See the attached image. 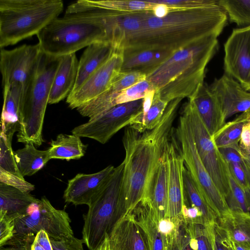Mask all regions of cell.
<instances>
[{
    "mask_svg": "<svg viewBox=\"0 0 250 250\" xmlns=\"http://www.w3.org/2000/svg\"><path fill=\"white\" fill-rule=\"evenodd\" d=\"M228 15L219 5L173 9L162 18L146 11L139 31L124 49H157L174 52L210 35L219 36Z\"/></svg>",
    "mask_w": 250,
    "mask_h": 250,
    "instance_id": "6da1fadb",
    "label": "cell"
},
{
    "mask_svg": "<svg viewBox=\"0 0 250 250\" xmlns=\"http://www.w3.org/2000/svg\"><path fill=\"white\" fill-rule=\"evenodd\" d=\"M182 100L177 98L169 102L154 128L143 132L130 126L125 129L122 140L125 151L124 216L132 213L143 200L149 180L170 139Z\"/></svg>",
    "mask_w": 250,
    "mask_h": 250,
    "instance_id": "7a4b0ae2",
    "label": "cell"
},
{
    "mask_svg": "<svg viewBox=\"0 0 250 250\" xmlns=\"http://www.w3.org/2000/svg\"><path fill=\"white\" fill-rule=\"evenodd\" d=\"M217 36L210 35L172 52L146 79L169 103L192 97L204 83L206 67L218 50Z\"/></svg>",
    "mask_w": 250,
    "mask_h": 250,
    "instance_id": "3957f363",
    "label": "cell"
},
{
    "mask_svg": "<svg viewBox=\"0 0 250 250\" xmlns=\"http://www.w3.org/2000/svg\"><path fill=\"white\" fill-rule=\"evenodd\" d=\"M37 36L41 51L55 58L75 53L94 43H111L107 12L101 9L65 14L53 20Z\"/></svg>",
    "mask_w": 250,
    "mask_h": 250,
    "instance_id": "277c9868",
    "label": "cell"
},
{
    "mask_svg": "<svg viewBox=\"0 0 250 250\" xmlns=\"http://www.w3.org/2000/svg\"><path fill=\"white\" fill-rule=\"evenodd\" d=\"M61 0H0V47L37 35L63 10Z\"/></svg>",
    "mask_w": 250,
    "mask_h": 250,
    "instance_id": "5b68a950",
    "label": "cell"
},
{
    "mask_svg": "<svg viewBox=\"0 0 250 250\" xmlns=\"http://www.w3.org/2000/svg\"><path fill=\"white\" fill-rule=\"evenodd\" d=\"M60 59L42 52L34 75L22 99L17 135L18 142H31L38 146L43 142L42 130L45 112Z\"/></svg>",
    "mask_w": 250,
    "mask_h": 250,
    "instance_id": "8992f818",
    "label": "cell"
},
{
    "mask_svg": "<svg viewBox=\"0 0 250 250\" xmlns=\"http://www.w3.org/2000/svg\"><path fill=\"white\" fill-rule=\"evenodd\" d=\"M124 164L115 170L83 215L82 237L88 250H96L125 215Z\"/></svg>",
    "mask_w": 250,
    "mask_h": 250,
    "instance_id": "52a82bcc",
    "label": "cell"
},
{
    "mask_svg": "<svg viewBox=\"0 0 250 250\" xmlns=\"http://www.w3.org/2000/svg\"><path fill=\"white\" fill-rule=\"evenodd\" d=\"M174 133L179 146L184 165L189 171L205 200L218 218L231 212L225 199L216 187L197 151L188 121L180 112Z\"/></svg>",
    "mask_w": 250,
    "mask_h": 250,
    "instance_id": "ba28073f",
    "label": "cell"
},
{
    "mask_svg": "<svg viewBox=\"0 0 250 250\" xmlns=\"http://www.w3.org/2000/svg\"><path fill=\"white\" fill-rule=\"evenodd\" d=\"M71 220L64 210L56 208L43 196L31 204L21 215L14 219L13 237L35 236L44 230L50 239L64 240L74 235Z\"/></svg>",
    "mask_w": 250,
    "mask_h": 250,
    "instance_id": "9c48e42d",
    "label": "cell"
},
{
    "mask_svg": "<svg viewBox=\"0 0 250 250\" xmlns=\"http://www.w3.org/2000/svg\"><path fill=\"white\" fill-rule=\"evenodd\" d=\"M181 112L189 123L198 155L216 187L225 199L230 191L228 164L216 146L193 101L188 99Z\"/></svg>",
    "mask_w": 250,
    "mask_h": 250,
    "instance_id": "30bf717a",
    "label": "cell"
},
{
    "mask_svg": "<svg viewBox=\"0 0 250 250\" xmlns=\"http://www.w3.org/2000/svg\"><path fill=\"white\" fill-rule=\"evenodd\" d=\"M143 99L117 104L103 114L74 128L71 132L80 137L107 142L122 128L129 125L142 112Z\"/></svg>",
    "mask_w": 250,
    "mask_h": 250,
    "instance_id": "8fae6325",
    "label": "cell"
},
{
    "mask_svg": "<svg viewBox=\"0 0 250 250\" xmlns=\"http://www.w3.org/2000/svg\"><path fill=\"white\" fill-rule=\"evenodd\" d=\"M41 53L38 43L23 44L10 50L0 49L2 87L20 85L27 88L34 75Z\"/></svg>",
    "mask_w": 250,
    "mask_h": 250,
    "instance_id": "7c38bea8",
    "label": "cell"
},
{
    "mask_svg": "<svg viewBox=\"0 0 250 250\" xmlns=\"http://www.w3.org/2000/svg\"><path fill=\"white\" fill-rule=\"evenodd\" d=\"M123 51V49L116 48L107 61L93 72L79 88L69 95L66 103L71 108L77 109L109 88L115 76L121 71Z\"/></svg>",
    "mask_w": 250,
    "mask_h": 250,
    "instance_id": "4fadbf2b",
    "label": "cell"
},
{
    "mask_svg": "<svg viewBox=\"0 0 250 250\" xmlns=\"http://www.w3.org/2000/svg\"><path fill=\"white\" fill-rule=\"evenodd\" d=\"M166 151L168 160V211L167 217L176 224L184 221L182 215L185 197L183 172L184 161L174 130Z\"/></svg>",
    "mask_w": 250,
    "mask_h": 250,
    "instance_id": "5bb4252c",
    "label": "cell"
},
{
    "mask_svg": "<svg viewBox=\"0 0 250 250\" xmlns=\"http://www.w3.org/2000/svg\"><path fill=\"white\" fill-rule=\"evenodd\" d=\"M224 51L225 73L243 84L250 69V26L233 29Z\"/></svg>",
    "mask_w": 250,
    "mask_h": 250,
    "instance_id": "9a60e30c",
    "label": "cell"
},
{
    "mask_svg": "<svg viewBox=\"0 0 250 250\" xmlns=\"http://www.w3.org/2000/svg\"><path fill=\"white\" fill-rule=\"evenodd\" d=\"M115 167L110 165L94 173H78L68 180L63 198L75 206H89L111 177Z\"/></svg>",
    "mask_w": 250,
    "mask_h": 250,
    "instance_id": "2e32d148",
    "label": "cell"
},
{
    "mask_svg": "<svg viewBox=\"0 0 250 250\" xmlns=\"http://www.w3.org/2000/svg\"><path fill=\"white\" fill-rule=\"evenodd\" d=\"M208 86L217 98L226 121L235 114L250 110V92L231 76L225 73Z\"/></svg>",
    "mask_w": 250,
    "mask_h": 250,
    "instance_id": "e0dca14e",
    "label": "cell"
},
{
    "mask_svg": "<svg viewBox=\"0 0 250 250\" xmlns=\"http://www.w3.org/2000/svg\"><path fill=\"white\" fill-rule=\"evenodd\" d=\"M168 181V160L166 148L149 180L141 202L149 207L156 222L167 216Z\"/></svg>",
    "mask_w": 250,
    "mask_h": 250,
    "instance_id": "ac0fdd59",
    "label": "cell"
},
{
    "mask_svg": "<svg viewBox=\"0 0 250 250\" xmlns=\"http://www.w3.org/2000/svg\"><path fill=\"white\" fill-rule=\"evenodd\" d=\"M108 239L111 250H149L146 234L133 213L118 220Z\"/></svg>",
    "mask_w": 250,
    "mask_h": 250,
    "instance_id": "d6986e66",
    "label": "cell"
},
{
    "mask_svg": "<svg viewBox=\"0 0 250 250\" xmlns=\"http://www.w3.org/2000/svg\"><path fill=\"white\" fill-rule=\"evenodd\" d=\"M138 81V77L134 73L120 72L106 91L77 110L81 115L89 119L99 116L116 105V100L119 93Z\"/></svg>",
    "mask_w": 250,
    "mask_h": 250,
    "instance_id": "ffe728a7",
    "label": "cell"
},
{
    "mask_svg": "<svg viewBox=\"0 0 250 250\" xmlns=\"http://www.w3.org/2000/svg\"><path fill=\"white\" fill-rule=\"evenodd\" d=\"M189 99L194 103L202 121L211 136L226 123L217 98L204 83Z\"/></svg>",
    "mask_w": 250,
    "mask_h": 250,
    "instance_id": "44dd1931",
    "label": "cell"
},
{
    "mask_svg": "<svg viewBox=\"0 0 250 250\" xmlns=\"http://www.w3.org/2000/svg\"><path fill=\"white\" fill-rule=\"evenodd\" d=\"M173 52L157 49L125 48L122 72H141L148 75L163 62Z\"/></svg>",
    "mask_w": 250,
    "mask_h": 250,
    "instance_id": "7402d4cb",
    "label": "cell"
},
{
    "mask_svg": "<svg viewBox=\"0 0 250 250\" xmlns=\"http://www.w3.org/2000/svg\"><path fill=\"white\" fill-rule=\"evenodd\" d=\"M115 49L112 43L108 42H98L86 47L79 61L77 78L71 93L79 88L93 72L107 61Z\"/></svg>",
    "mask_w": 250,
    "mask_h": 250,
    "instance_id": "603a6c76",
    "label": "cell"
},
{
    "mask_svg": "<svg viewBox=\"0 0 250 250\" xmlns=\"http://www.w3.org/2000/svg\"><path fill=\"white\" fill-rule=\"evenodd\" d=\"M78 62L75 53L61 57L53 81L49 104L58 103L72 92L77 78Z\"/></svg>",
    "mask_w": 250,
    "mask_h": 250,
    "instance_id": "cb8c5ba5",
    "label": "cell"
},
{
    "mask_svg": "<svg viewBox=\"0 0 250 250\" xmlns=\"http://www.w3.org/2000/svg\"><path fill=\"white\" fill-rule=\"evenodd\" d=\"M156 4L149 0H78L69 5L65 14L101 9L118 12L152 11Z\"/></svg>",
    "mask_w": 250,
    "mask_h": 250,
    "instance_id": "d4e9b609",
    "label": "cell"
},
{
    "mask_svg": "<svg viewBox=\"0 0 250 250\" xmlns=\"http://www.w3.org/2000/svg\"><path fill=\"white\" fill-rule=\"evenodd\" d=\"M26 87L16 85L3 87L1 130L14 134L18 131L21 105Z\"/></svg>",
    "mask_w": 250,
    "mask_h": 250,
    "instance_id": "484cf974",
    "label": "cell"
},
{
    "mask_svg": "<svg viewBox=\"0 0 250 250\" xmlns=\"http://www.w3.org/2000/svg\"><path fill=\"white\" fill-rule=\"evenodd\" d=\"M37 199L30 193L0 182V216L15 219Z\"/></svg>",
    "mask_w": 250,
    "mask_h": 250,
    "instance_id": "4316f807",
    "label": "cell"
},
{
    "mask_svg": "<svg viewBox=\"0 0 250 250\" xmlns=\"http://www.w3.org/2000/svg\"><path fill=\"white\" fill-rule=\"evenodd\" d=\"M217 222L234 243L250 248V213L231 212Z\"/></svg>",
    "mask_w": 250,
    "mask_h": 250,
    "instance_id": "83f0119b",
    "label": "cell"
},
{
    "mask_svg": "<svg viewBox=\"0 0 250 250\" xmlns=\"http://www.w3.org/2000/svg\"><path fill=\"white\" fill-rule=\"evenodd\" d=\"M132 213L146 234L149 250H167V240L159 231L149 207L140 203Z\"/></svg>",
    "mask_w": 250,
    "mask_h": 250,
    "instance_id": "f1b7e54d",
    "label": "cell"
},
{
    "mask_svg": "<svg viewBox=\"0 0 250 250\" xmlns=\"http://www.w3.org/2000/svg\"><path fill=\"white\" fill-rule=\"evenodd\" d=\"M31 142L14 151L17 167L22 177L31 176L42 168L50 160L48 149H37Z\"/></svg>",
    "mask_w": 250,
    "mask_h": 250,
    "instance_id": "f546056e",
    "label": "cell"
},
{
    "mask_svg": "<svg viewBox=\"0 0 250 250\" xmlns=\"http://www.w3.org/2000/svg\"><path fill=\"white\" fill-rule=\"evenodd\" d=\"M47 149L50 159L69 161L83 157L86 146L82 142L80 137L76 135L60 134L55 140H51Z\"/></svg>",
    "mask_w": 250,
    "mask_h": 250,
    "instance_id": "4dcf8cb0",
    "label": "cell"
},
{
    "mask_svg": "<svg viewBox=\"0 0 250 250\" xmlns=\"http://www.w3.org/2000/svg\"><path fill=\"white\" fill-rule=\"evenodd\" d=\"M184 204L196 207L202 213L207 225L214 223L218 218L200 192L189 171L185 167L183 172Z\"/></svg>",
    "mask_w": 250,
    "mask_h": 250,
    "instance_id": "1f68e13d",
    "label": "cell"
},
{
    "mask_svg": "<svg viewBox=\"0 0 250 250\" xmlns=\"http://www.w3.org/2000/svg\"><path fill=\"white\" fill-rule=\"evenodd\" d=\"M250 119V110L226 123L212 136L216 146L218 148L229 147L238 150L243 125Z\"/></svg>",
    "mask_w": 250,
    "mask_h": 250,
    "instance_id": "d6a6232c",
    "label": "cell"
},
{
    "mask_svg": "<svg viewBox=\"0 0 250 250\" xmlns=\"http://www.w3.org/2000/svg\"><path fill=\"white\" fill-rule=\"evenodd\" d=\"M168 103L156 91L152 104L146 115L140 118L137 116L128 126L140 132L154 128L160 122Z\"/></svg>",
    "mask_w": 250,
    "mask_h": 250,
    "instance_id": "836d02e7",
    "label": "cell"
},
{
    "mask_svg": "<svg viewBox=\"0 0 250 250\" xmlns=\"http://www.w3.org/2000/svg\"><path fill=\"white\" fill-rule=\"evenodd\" d=\"M229 20L238 26H250V0H219Z\"/></svg>",
    "mask_w": 250,
    "mask_h": 250,
    "instance_id": "e575fe53",
    "label": "cell"
},
{
    "mask_svg": "<svg viewBox=\"0 0 250 250\" xmlns=\"http://www.w3.org/2000/svg\"><path fill=\"white\" fill-rule=\"evenodd\" d=\"M229 180L230 191L225 198L229 208L231 212L249 213L250 191H245L242 189L230 174Z\"/></svg>",
    "mask_w": 250,
    "mask_h": 250,
    "instance_id": "d590c367",
    "label": "cell"
},
{
    "mask_svg": "<svg viewBox=\"0 0 250 250\" xmlns=\"http://www.w3.org/2000/svg\"><path fill=\"white\" fill-rule=\"evenodd\" d=\"M13 135L11 134H7L0 130V169L24 179L21 175L16 165L14 151L12 147Z\"/></svg>",
    "mask_w": 250,
    "mask_h": 250,
    "instance_id": "8d00e7d4",
    "label": "cell"
},
{
    "mask_svg": "<svg viewBox=\"0 0 250 250\" xmlns=\"http://www.w3.org/2000/svg\"><path fill=\"white\" fill-rule=\"evenodd\" d=\"M167 250H197L196 240L184 220L178 225L175 235L167 244Z\"/></svg>",
    "mask_w": 250,
    "mask_h": 250,
    "instance_id": "74e56055",
    "label": "cell"
},
{
    "mask_svg": "<svg viewBox=\"0 0 250 250\" xmlns=\"http://www.w3.org/2000/svg\"><path fill=\"white\" fill-rule=\"evenodd\" d=\"M153 89L156 90L149 81L143 80L122 91L116 98V105L142 99L148 91Z\"/></svg>",
    "mask_w": 250,
    "mask_h": 250,
    "instance_id": "f35d334b",
    "label": "cell"
},
{
    "mask_svg": "<svg viewBox=\"0 0 250 250\" xmlns=\"http://www.w3.org/2000/svg\"><path fill=\"white\" fill-rule=\"evenodd\" d=\"M187 224L196 240L197 250H213L211 230L212 224L207 226L199 224Z\"/></svg>",
    "mask_w": 250,
    "mask_h": 250,
    "instance_id": "ab89813d",
    "label": "cell"
},
{
    "mask_svg": "<svg viewBox=\"0 0 250 250\" xmlns=\"http://www.w3.org/2000/svg\"><path fill=\"white\" fill-rule=\"evenodd\" d=\"M156 4H162L174 9H187L219 5L217 0H149Z\"/></svg>",
    "mask_w": 250,
    "mask_h": 250,
    "instance_id": "60d3db41",
    "label": "cell"
},
{
    "mask_svg": "<svg viewBox=\"0 0 250 250\" xmlns=\"http://www.w3.org/2000/svg\"><path fill=\"white\" fill-rule=\"evenodd\" d=\"M211 230L213 250H235L227 232L217 221L212 225Z\"/></svg>",
    "mask_w": 250,
    "mask_h": 250,
    "instance_id": "b9f144b4",
    "label": "cell"
},
{
    "mask_svg": "<svg viewBox=\"0 0 250 250\" xmlns=\"http://www.w3.org/2000/svg\"><path fill=\"white\" fill-rule=\"evenodd\" d=\"M0 182L15 188L23 192L30 193L35 189L34 185L13 174L0 169Z\"/></svg>",
    "mask_w": 250,
    "mask_h": 250,
    "instance_id": "7bdbcfd3",
    "label": "cell"
},
{
    "mask_svg": "<svg viewBox=\"0 0 250 250\" xmlns=\"http://www.w3.org/2000/svg\"><path fill=\"white\" fill-rule=\"evenodd\" d=\"M230 175L240 187L245 191H250V180L243 165L237 162H229Z\"/></svg>",
    "mask_w": 250,
    "mask_h": 250,
    "instance_id": "ee69618b",
    "label": "cell"
},
{
    "mask_svg": "<svg viewBox=\"0 0 250 250\" xmlns=\"http://www.w3.org/2000/svg\"><path fill=\"white\" fill-rule=\"evenodd\" d=\"M50 241L53 250H84L83 240L77 238L74 235L64 240L50 239Z\"/></svg>",
    "mask_w": 250,
    "mask_h": 250,
    "instance_id": "f6af8a7d",
    "label": "cell"
},
{
    "mask_svg": "<svg viewBox=\"0 0 250 250\" xmlns=\"http://www.w3.org/2000/svg\"><path fill=\"white\" fill-rule=\"evenodd\" d=\"M14 219L7 216H0V247L4 245L14 236Z\"/></svg>",
    "mask_w": 250,
    "mask_h": 250,
    "instance_id": "bcb514c9",
    "label": "cell"
},
{
    "mask_svg": "<svg viewBox=\"0 0 250 250\" xmlns=\"http://www.w3.org/2000/svg\"><path fill=\"white\" fill-rule=\"evenodd\" d=\"M35 236L21 238L13 237L4 245L0 247V250H30Z\"/></svg>",
    "mask_w": 250,
    "mask_h": 250,
    "instance_id": "7dc6e473",
    "label": "cell"
},
{
    "mask_svg": "<svg viewBox=\"0 0 250 250\" xmlns=\"http://www.w3.org/2000/svg\"><path fill=\"white\" fill-rule=\"evenodd\" d=\"M157 224L159 231L166 238L168 244L175 235L179 224L177 225L168 217L159 220L157 222Z\"/></svg>",
    "mask_w": 250,
    "mask_h": 250,
    "instance_id": "c3c4849f",
    "label": "cell"
},
{
    "mask_svg": "<svg viewBox=\"0 0 250 250\" xmlns=\"http://www.w3.org/2000/svg\"><path fill=\"white\" fill-rule=\"evenodd\" d=\"M218 149L227 163L237 162L241 164L250 180V171L237 150L229 147Z\"/></svg>",
    "mask_w": 250,
    "mask_h": 250,
    "instance_id": "681fc988",
    "label": "cell"
},
{
    "mask_svg": "<svg viewBox=\"0 0 250 250\" xmlns=\"http://www.w3.org/2000/svg\"><path fill=\"white\" fill-rule=\"evenodd\" d=\"M30 250H53L50 239L46 231L41 230L35 235Z\"/></svg>",
    "mask_w": 250,
    "mask_h": 250,
    "instance_id": "f907efd6",
    "label": "cell"
},
{
    "mask_svg": "<svg viewBox=\"0 0 250 250\" xmlns=\"http://www.w3.org/2000/svg\"><path fill=\"white\" fill-rule=\"evenodd\" d=\"M239 146L241 150L250 151V125L248 121L243 125Z\"/></svg>",
    "mask_w": 250,
    "mask_h": 250,
    "instance_id": "816d5d0a",
    "label": "cell"
},
{
    "mask_svg": "<svg viewBox=\"0 0 250 250\" xmlns=\"http://www.w3.org/2000/svg\"><path fill=\"white\" fill-rule=\"evenodd\" d=\"M156 90L153 89L148 91L143 99L142 112L137 116L138 118L145 116L149 110L154 99Z\"/></svg>",
    "mask_w": 250,
    "mask_h": 250,
    "instance_id": "f5cc1de1",
    "label": "cell"
},
{
    "mask_svg": "<svg viewBox=\"0 0 250 250\" xmlns=\"http://www.w3.org/2000/svg\"><path fill=\"white\" fill-rule=\"evenodd\" d=\"M173 9V8L164 4H156L151 11L154 16L162 18L167 15Z\"/></svg>",
    "mask_w": 250,
    "mask_h": 250,
    "instance_id": "db71d44e",
    "label": "cell"
},
{
    "mask_svg": "<svg viewBox=\"0 0 250 250\" xmlns=\"http://www.w3.org/2000/svg\"><path fill=\"white\" fill-rule=\"evenodd\" d=\"M243 159H244L247 166L250 171V151H243L239 148L237 150Z\"/></svg>",
    "mask_w": 250,
    "mask_h": 250,
    "instance_id": "11a10c76",
    "label": "cell"
},
{
    "mask_svg": "<svg viewBox=\"0 0 250 250\" xmlns=\"http://www.w3.org/2000/svg\"><path fill=\"white\" fill-rule=\"evenodd\" d=\"M96 250H111L109 244L108 234L106 236L104 241Z\"/></svg>",
    "mask_w": 250,
    "mask_h": 250,
    "instance_id": "9f6ffc18",
    "label": "cell"
},
{
    "mask_svg": "<svg viewBox=\"0 0 250 250\" xmlns=\"http://www.w3.org/2000/svg\"><path fill=\"white\" fill-rule=\"evenodd\" d=\"M242 85L245 90L250 92V69L244 83Z\"/></svg>",
    "mask_w": 250,
    "mask_h": 250,
    "instance_id": "6f0895ef",
    "label": "cell"
},
{
    "mask_svg": "<svg viewBox=\"0 0 250 250\" xmlns=\"http://www.w3.org/2000/svg\"><path fill=\"white\" fill-rule=\"evenodd\" d=\"M233 243V245L235 250H250V248L243 247L235 243Z\"/></svg>",
    "mask_w": 250,
    "mask_h": 250,
    "instance_id": "680465c9",
    "label": "cell"
},
{
    "mask_svg": "<svg viewBox=\"0 0 250 250\" xmlns=\"http://www.w3.org/2000/svg\"><path fill=\"white\" fill-rule=\"evenodd\" d=\"M248 122L249 123V124L250 125V119L248 120Z\"/></svg>",
    "mask_w": 250,
    "mask_h": 250,
    "instance_id": "91938a15",
    "label": "cell"
}]
</instances>
